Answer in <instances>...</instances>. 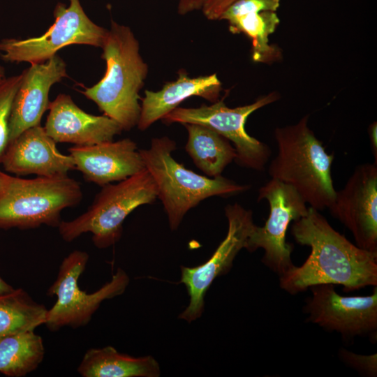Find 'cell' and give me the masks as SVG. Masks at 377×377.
Returning <instances> with one entry per match:
<instances>
[{
  "label": "cell",
  "mask_w": 377,
  "mask_h": 377,
  "mask_svg": "<svg viewBox=\"0 0 377 377\" xmlns=\"http://www.w3.org/2000/svg\"><path fill=\"white\" fill-rule=\"evenodd\" d=\"M291 233L311 253L300 267L279 276V286L291 295L318 284L340 285L344 292L377 286V252L360 249L337 232L320 211L307 214L291 226Z\"/></svg>",
  "instance_id": "cell-1"
},
{
  "label": "cell",
  "mask_w": 377,
  "mask_h": 377,
  "mask_svg": "<svg viewBox=\"0 0 377 377\" xmlns=\"http://www.w3.org/2000/svg\"><path fill=\"white\" fill-rule=\"evenodd\" d=\"M101 49V57L106 63L104 76L96 84L80 91L94 101L104 115L116 121L123 131H130L140 119L139 93L148 66L140 54L139 42L131 29L114 20H111Z\"/></svg>",
  "instance_id": "cell-2"
},
{
  "label": "cell",
  "mask_w": 377,
  "mask_h": 377,
  "mask_svg": "<svg viewBox=\"0 0 377 377\" xmlns=\"http://www.w3.org/2000/svg\"><path fill=\"white\" fill-rule=\"evenodd\" d=\"M309 118L306 114L296 124L274 130L277 153L268 173L293 187L309 207L321 211L330 207L337 192L332 178L334 156L326 152L309 128Z\"/></svg>",
  "instance_id": "cell-3"
},
{
  "label": "cell",
  "mask_w": 377,
  "mask_h": 377,
  "mask_svg": "<svg viewBox=\"0 0 377 377\" xmlns=\"http://www.w3.org/2000/svg\"><path fill=\"white\" fill-rule=\"evenodd\" d=\"M175 149V141L164 136L153 138L149 149H139L145 167L156 184L158 198L172 230L177 229L186 212L203 200L238 194L249 188L221 175L207 177L186 169L173 158Z\"/></svg>",
  "instance_id": "cell-4"
},
{
  "label": "cell",
  "mask_w": 377,
  "mask_h": 377,
  "mask_svg": "<svg viewBox=\"0 0 377 377\" xmlns=\"http://www.w3.org/2000/svg\"><path fill=\"white\" fill-rule=\"evenodd\" d=\"M157 198L156 184L145 168L119 183L102 186L85 212L60 223L59 232L68 242L90 232L97 248L109 247L121 238L126 218L137 207L151 204Z\"/></svg>",
  "instance_id": "cell-5"
},
{
  "label": "cell",
  "mask_w": 377,
  "mask_h": 377,
  "mask_svg": "<svg viewBox=\"0 0 377 377\" xmlns=\"http://www.w3.org/2000/svg\"><path fill=\"white\" fill-rule=\"evenodd\" d=\"M82 199L80 183L67 175L24 179L11 176L0 197V230L57 227L63 209Z\"/></svg>",
  "instance_id": "cell-6"
},
{
  "label": "cell",
  "mask_w": 377,
  "mask_h": 377,
  "mask_svg": "<svg viewBox=\"0 0 377 377\" xmlns=\"http://www.w3.org/2000/svg\"><path fill=\"white\" fill-rule=\"evenodd\" d=\"M88 260L87 252L75 250L61 262L57 279L47 293L48 296L57 297L54 304L47 311L44 323L50 331L87 325L104 300L121 295L128 286V276L118 268L111 280L96 292L87 293L81 290L78 281Z\"/></svg>",
  "instance_id": "cell-7"
},
{
  "label": "cell",
  "mask_w": 377,
  "mask_h": 377,
  "mask_svg": "<svg viewBox=\"0 0 377 377\" xmlns=\"http://www.w3.org/2000/svg\"><path fill=\"white\" fill-rule=\"evenodd\" d=\"M58 3L54 10V22L41 36L25 39L0 40V58L11 63L45 62L61 48L70 45H103L108 29L94 23L85 13L80 0Z\"/></svg>",
  "instance_id": "cell-8"
},
{
  "label": "cell",
  "mask_w": 377,
  "mask_h": 377,
  "mask_svg": "<svg viewBox=\"0 0 377 377\" xmlns=\"http://www.w3.org/2000/svg\"><path fill=\"white\" fill-rule=\"evenodd\" d=\"M279 98L277 93L272 92L259 97L251 104L234 108L228 107L223 99L199 108L177 107L162 120L167 124H200L215 131L234 144L237 152L235 161L239 165L262 171L271 156V149L267 144L249 135L245 124L253 112Z\"/></svg>",
  "instance_id": "cell-9"
},
{
  "label": "cell",
  "mask_w": 377,
  "mask_h": 377,
  "mask_svg": "<svg viewBox=\"0 0 377 377\" xmlns=\"http://www.w3.org/2000/svg\"><path fill=\"white\" fill-rule=\"evenodd\" d=\"M262 200L269 203V216L263 226L255 224L246 249H263V263L280 276L295 265L293 246L286 242L287 230L291 222L307 214L309 206L293 187L272 178L259 189L258 201Z\"/></svg>",
  "instance_id": "cell-10"
},
{
  "label": "cell",
  "mask_w": 377,
  "mask_h": 377,
  "mask_svg": "<svg viewBox=\"0 0 377 377\" xmlns=\"http://www.w3.org/2000/svg\"><path fill=\"white\" fill-rule=\"evenodd\" d=\"M309 289L311 295L304 306L308 322L339 333L346 341L356 337L377 341V286L366 296H341L333 284Z\"/></svg>",
  "instance_id": "cell-11"
},
{
  "label": "cell",
  "mask_w": 377,
  "mask_h": 377,
  "mask_svg": "<svg viewBox=\"0 0 377 377\" xmlns=\"http://www.w3.org/2000/svg\"><path fill=\"white\" fill-rule=\"evenodd\" d=\"M225 214L228 223V232L211 258L196 267H181L180 282L185 285L190 302L179 318L188 323L202 316L208 288L216 277L229 272L237 253L246 249L255 226L252 211L237 203L227 205Z\"/></svg>",
  "instance_id": "cell-12"
},
{
  "label": "cell",
  "mask_w": 377,
  "mask_h": 377,
  "mask_svg": "<svg viewBox=\"0 0 377 377\" xmlns=\"http://www.w3.org/2000/svg\"><path fill=\"white\" fill-rule=\"evenodd\" d=\"M328 209L352 233L355 245L377 252V163L356 166Z\"/></svg>",
  "instance_id": "cell-13"
},
{
  "label": "cell",
  "mask_w": 377,
  "mask_h": 377,
  "mask_svg": "<svg viewBox=\"0 0 377 377\" xmlns=\"http://www.w3.org/2000/svg\"><path fill=\"white\" fill-rule=\"evenodd\" d=\"M22 74L9 118V142L25 130L40 125L50 103V88L68 76L66 64L57 54L45 62L31 64Z\"/></svg>",
  "instance_id": "cell-14"
},
{
  "label": "cell",
  "mask_w": 377,
  "mask_h": 377,
  "mask_svg": "<svg viewBox=\"0 0 377 377\" xmlns=\"http://www.w3.org/2000/svg\"><path fill=\"white\" fill-rule=\"evenodd\" d=\"M56 144L44 127L29 128L9 142L1 163L6 171L17 176L67 175L75 169L73 158L61 153Z\"/></svg>",
  "instance_id": "cell-15"
},
{
  "label": "cell",
  "mask_w": 377,
  "mask_h": 377,
  "mask_svg": "<svg viewBox=\"0 0 377 377\" xmlns=\"http://www.w3.org/2000/svg\"><path fill=\"white\" fill-rule=\"evenodd\" d=\"M75 168L84 179L103 186L145 168L136 143L129 138L68 149Z\"/></svg>",
  "instance_id": "cell-16"
},
{
  "label": "cell",
  "mask_w": 377,
  "mask_h": 377,
  "mask_svg": "<svg viewBox=\"0 0 377 377\" xmlns=\"http://www.w3.org/2000/svg\"><path fill=\"white\" fill-rule=\"evenodd\" d=\"M44 128L57 143L87 146L112 141L123 131L114 119L94 115L80 108L71 96L59 94L50 103Z\"/></svg>",
  "instance_id": "cell-17"
},
{
  "label": "cell",
  "mask_w": 377,
  "mask_h": 377,
  "mask_svg": "<svg viewBox=\"0 0 377 377\" xmlns=\"http://www.w3.org/2000/svg\"><path fill=\"white\" fill-rule=\"evenodd\" d=\"M281 0H237L219 20L228 22L232 34H245L251 41L255 62L271 64L282 58L279 47L269 44V37L280 23L276 10Z\"/></svg>",
  "instance_id": "cell-18"
},
{
  "label": "cell",
  "mask_w": 377,
  "mask_h": 377,
  "mask_svg": "<svg viewBox=\"0 0 377 377\" xmlns=\"http://www.w3.org/2000/svg\"><path fill=\"white\" fill-rule=\"evenodd\" d=\"M178 75L177 80L166 82L159 91L145 90L137 124L140 130H146L162 119L189 97L197 96L212 103L219 101L222 86L216 74L191 77L182 69Z\"/></svg>",
  "instance_id": "cell-19"
},
{
  "label": "cell",
  "mask_w": 377,
  "mask_h": 377,
  "mask_svg": "<svg viewBox=\"0 0 377 377\" xmlns=\"http://www.w3.org/2000/svg\"><path fill=\"white\" fill-rule=\"evenodd\" d=\"M84 377H158L161 368L152 356L133 357L108 346L88 350L77 368Z\"/></svg>",
  "instance_id": "cell-20"
},
{
  "label": "cell",
  "mask_w": 377,
  "mask_h": 377,
  "mask_svg": "<svg viewBox=\"0 0 377 377\" xmlns=\"http://www.w3.org/2000/svg\"><path fill=\"white\" fill-rule=\"evenodd\" d=\"M188 133L186 151L196 167L208 177L221 175L237 157L230 141L215 131L195 124H183Z\"/></svg>",
  "instance_id": "cell-21"
},
{
  "label": "cell",
  "mask_w": 377,
  "mask_h": 377,
  "mask_svg": "<svg viewBox=\"0 0 377 377\" xmlns=\"http://www.w3.org/2000/svg\"><path fill=\"white\" fill-rule=\"evenodd\" d=\"M45 348L42 338L29 330L0 339V373L21 377L34 371L42 362Z\"/></svg>",
  "instance_id": "cell-22"
},
{
  "label": "cell",
  "mask_w": 377,
  "mask_h": 377,
  "mask_svg": "<svg viewBox=\"0 0 377 377\" xmlns=\"http://www.w3.org/2000/svg\"><path fill=\"white\" fill-rule=\"evenodd\" d=\"M47 311L22 288L0 293V339L44 324Z\"/></svg>",
  "instance_id": "cell-23"
},
{
  "label": "cell",
  "mask_w": 377,
  "mask_h": 377,
  "mask_svg": "<svg viewBox=\"0 0 377 377\" xmlns=\"http://www.w3.org/2000/svg\"><path fill=\"white\" fill-rule=\"evenodd\" d=\"M22 76V72L6 77L0 82V163L9 144V118L13 99Z\"/></svg>",
  "instance_id": "cell-24"
},
{
  "label": "cell",
  "mask_w": 377,
  "mask_h": 377,
  "mask_svg": "<svg viewBox=\"0 0 377 377\" xmlns=\"http://www.w3.org/2000/svg\"><path fill=\"white\" fill-rule=\"evenodd\" d=\"M339 360L348 367L364 377L377 376V354L360 355L341 348L339 350Z\"/></svg>",
  "instance_id": "cell-25"
},
{
  "label": "cell",
  "mask_w": 377,
  "mask_h": 377,
  "mask_svg": "<svg viewBox=\"0 0 377 377\" xmlns=\"http://www.w3.org/2000/svg\"><path fill=\"white\" fill-rule=\"evenodd\" d=\"M237 0H205L202 8L204 15L209 20H218L224 11Z\"/></svg>",
  "instance_id": "cell-26"
},
{
  "label": "cell",
  "mask_w": 377,
  "mask_h": 377,
  "mask_svg": "<svg viewBox=\"0 0 377 377\" xmlns=\"http://www.w3.org/2000/svg\"><path fill=\"white\" fill-rule=\"evenodd\" d=\"M205 0H179L177 11L179 15H186L193 10L202 9Z\"/></svg>",
  "instance_id": "cell-27"
},
{
  "label": "cell",
  "mask_w": 377,
  "mask_h": 377,
  "mask_svg": "<svg viewBox=\"0 0 377 377\" xmlns=\"http://www.w3.org/2000/svg\"><path fill=\"white\" fill-rule=\"evenodd\" d=\"M368 133L370 140L371 151L374 157V163H377V124L372 122L368 128Z\"/></svg>",
  "instance_id": "cell-28"
},
{
  "label": "cell",
  "mask_w": 377,
  "mask_h": 377,
  "mask_svg": "<svg viewBox=\"0 0 377 377\" xmlns=\"http://www.w3.org/2000/svg\"><path fill=\"white\" fill-rule=\"evenodd\" d=\"M11 176L0 170V197L5 191Z\"/></svg>",
  "instance_id": "cell-29"
},
{
  "label": "cell",
  "mask_w": 377,
  "mask_h": 377,
  "mask_svg": "<svg viewBox=\"0 0 377 377\" xmlns=\"http://www.w3.org/2000/svg\"><path fill=\"white\" fill-rule=\"evenodd\" d=\"M14 288L0 276V293H8L13 290Z\"/></svg>",
  "instance_id": "cell-30"
},
{
  "label": "cell",
  "mask_w": 377,
  "mask_h": 377,
  "mask_svg": "<svg viewBox=\"0 0 377 377\" xmlns=\"http://www.w3.org/2000/svg\"><path fill=\"white\" fill-rule=\"evenodd\" d=\"M6 78L5 68L3 66L0 65V82Z\"/></svg>",
  "instance_id": "cell-31"
}]
</instances>
